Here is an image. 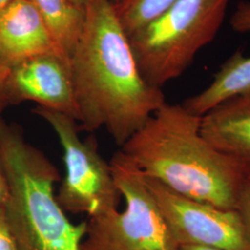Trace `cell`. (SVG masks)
Returning <instances> with one entry per match:
<instances>
[{"mask_svg":"<svg viewBox=\"0 0 250 250\" xmlns=\"http://www.w3.org/2000/svg\"><path fill=\"white\" fill-rule=\"evenodd\" d=\"M71 62L81 131L105 128L122 147L166 103L144 79L111 0H87Z\"/></svg>","mask_w":250,"mask_h":250,"instance_id":"6da1fadb","label":"cell"},{"mask_svg":"<svg viewBox=\"0 0 250 250\" xmlns=\"http://www.w3.org/2000/svg\"><path fill=\"white\" fill-rule=\"evenodd\" d=\"M145 176L185 197L235 209L245 180L201 134V117L165 103L121 147Z\"/></svg>","mask_w":250,"mask_h":250,"instance_id":"7a4b0ae2","label":"cell"},{"mask_svg":"<svg viewBox=\"0 0 250 250\" xmlns=\"http://www.w3.org/2000/svg\"><path fill=\"white\" fill-rule=\"evenodd\" d=\"M0 160L9 181L5 206L19 250H81L87 221L73 224L54 192L58 168L21 128L0 123Z\"/></svg>","mask_w":250,"mask_h":250,"instance_id":"3957f363","label":"cell"},{"mask_svg":"<svg viewBox=\"0 0 250 250\" xmlns=\"http://www.w3.org/2000/svg\"><path fill=\"white\" fill-rule=\"evenodd\" d=\"M230 0H176L129 37L144 79L162 88L180 77L218 34Z\"/></svg>","mask_w":250,"mask_h":250,"instance_id":"277c9868","label":"cell"},{"mask_svg":"<svg viewBox=\"0 0 250 250\" xmlns=\"http://www.w3.org/2000/svg\"><path fill=\"white\" fill-rule=\"evenodd\" d=\"M109 164L125 209L90 218L81 250H178L142 172L121 150Z\"/></svg>","mask_w":250,"mask_h":250,"instance_id":"5b68a950","label":"cell"},{"mask_svg":"<svg viewBox=\"0 0 250 250\" xmlns=\"http://www.w3.org/2000/svg\"><path fill=\"white\" fill-rule=\"evenodd\" d=\"M33 112L49 125L62 148L65 176L56 197L63 209L89 219L118 209L122 195L96 137L82 139L78 122L72 117L38 106Z\"/></svg>","mask_w":250,"mask_h":250,"instance_id":"8992f818","label":"cell"},{"mask_svg":"<svg viewBox=\"0 0 250 250\" xmlns=\"http://www.w3.org/2000/svg\"><path fill=\"white\" fill-rule=\"evenodd\" d=\"M143 176L179 246L250 250L234 209L220 208L185 197L155 179Z\"/></svg>","mask_w":250,"mask_h":250,"instance_id":"52a82bcc","label":"cell"},{"mask_svg":"<svg viewBox=\"0 0 250 250\" xmlns=\"http://www.w3.org/2000/svg\"><path fill=\"white\" fill-rule=\"evenodd\" d=\"M7 87L11 106L33 101L79 121L72 62L64 54L39 55L10 66Z\"/></svg>","mask_w":250,"mask_h":250,"instance_id":"ba28073f","label":"cell"},{"mask_svg":"<svg viewBox=\"0 0 250 250\" xmlns=\"http://www.w3.org/2000/svg\"><path fill=\"white\" fill-rule=\"evenodd\" d=\"M44 54L64 53L35 6L13 0L0 10V64L10 67Z\"/></svg>","mask_w":250,"mask_h":250,"instance_id":"9c48e42d","label":"cell"},{"mask_svg":"<svg viewBox=\"0 0 250 250\" xmlns=\"http://www.w3.org/2000/svg\"><path fill=\"white\" fill-rule=\"evenodd\" d=\"M201 134L250 181V94L228 99L201 117Z\"/></svg>","mask_w":250,"mask_h":250,"instance_id":"30bf717a","label":"cell"},{"mask_svg":"<svg viewBox=\"0 0 250 250\" xmlns=\"http://www.w3.org/2000/svg\"><path fill=\"white\" fill-rule=\"evenodd\" d=\"M246 94H250V56L237 50L222 64L209 85L182 105L192 114L202 117L224 101Z\"/></svg>","mask_w":250,"mask_h":250,"instance_id":"8fae6325","label":"cell"},{"mask_svg":"<svg viewBox=\"0 0 250 250\" xmlns=\"http://www.w3.org/2000/svg\"><path fill=\"white\" fill-rule=\"evenodd\" d=\"M50 28L63 53L71 58L80 37L84 9L72 0H29Z\"/></svg>","mask_w":250,"mask_h":250,"instance_id":"7c38bea8","label":"cell"},{"mask_svg":"<svg viewBox=\"0 0 250 250\" xmlns=\"http://www.w3.org/2000/svg\"><path fill=\"white\" fill-rule=\"evenodd\" d=\"M176 0H120L114 9L120 23L127 36L146 26Z\"/></svg>","mask_w":250,"mask_h":250,"instance_id":"4fadbf2b","label":"cell"},{"mask_svg":"<svg viewBox=\"0 0 250 250\" xmlns=\"http://www.w3.org/2000/svg\"><path fill=\"white\" fill-rule=\"evenodd\" d=\"M239 216L245 236L250 247V181H245L239 190L234 209Z\"/></svg>","mask_w":250,"mask_h":250,"instance_id":"5bb4252c","label":"cell"},{"mask_svg":"<svg viewBox=\"0 0 250 250\" xmlns=\"http://www.w3.org/2000/svg\"><path fill=\"white\" fill-rule=\"evenodd\" d=\"M231 26L235 32L250 33V2L240 1L231 17Z\"/></svg>","mask_w":250,"mask_h":250,"instance_id":"9a60e30c","label":"cell"},{"mask_svg":"<svg viewBox=\"0 0 250 250\" xmlns=\"http://www.w3.org/2000/svg\"><path fill=\"white\" fill-rule=\"evenodd\" d=\"M0 250H19L9 227L5 208H0Z\"/></svg>","mask_w":250,"mask_h":250,"instance_id":"2e32d148","label":"cell"},{"mask_svg":"<svg viewBox=\"0 0 250 250\" xmlns=\"http://www.w3.org/2000/svg\"><path fill=\"white\" fill-rule=\"evenodd\" d=\"M8 72L9 67L0 64V123L4 120L2 114L5 111V109L11 106L7 87Z\"/></svg>","mask_w":250,"mask_h":250,"instance_id":"e0dca14e","label":"cell"},{"mask_svg":"<svg viewBox=\"0 0 250 250\" xmlns=\"http://www.w3.org/2000/svg\"><path fill=\"white\" fill-rule=\"evenodd\" d=\"M9 197V181L0 160V208H5Z\"/></svg>","mask_w":250,"mask_h":250,"instance_id":"ac0fdd59","label":"cell"},{"mask_svg":"<svg viewBox=\"0 0 250 250\" xmlns=\"http://www.w3.org/2000/svg\"><path fill=\"white\" fill-rule=\"evenodd\" d=\"M178 250H223L209 247H202V246H180Z\"/></svg>","mask_w":250,"mask_h":250,"instance_id":"d6986e66","label":"cell"},{"mask_svg":"<svg viewBox=\"0 0 250 250\" xmlns=\"http://www.w3.org/2000/svg\"><path fill=\"white\" fill-rule=\"evenodd\" d=\"M76 5H78L80 8L82 9H84V7H85V4H86V2H87V0H72Z\"/></svg>","mask_w":250,"mask_h":250,"instance_id":"ffe728a7","label":"cell"},{"mask_svg":"<svg viewBox=\"0 0 250 250\" xmlns=\"http://www.w3.org/2000/svg\"><path fill=\"white\" fill-rule=\"evenodd\" d=\"M13 0H0V10L4 9L7 5H9L10 2H12Z\"/></svg>","mask_w":250,"mask_h":250,"instance_id":"44dd1931","label":"cell"},{"mask_svg":"<svg viewBox=\"0 0 250 250\" xmlns=\"http://www.w3.org/2000/svg\"><path fill=\"white\" fill-rule=\"evenodd\" d=\"M119 1H120V0H111V2H112L113 4H117Z\"/></svg>","mask_w":250,"mask_h":250,"instance_id":"7402d4cb","label":"cell"}]
</instances>
